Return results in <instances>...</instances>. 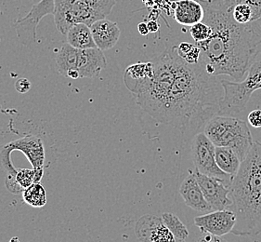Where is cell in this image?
<instances>
[{
    "instance_id": "obj_1",
    "label": "cell",
    "mask_w": 261,
    "mask_h": 242,
    "mask_svg": "<svg viewBox=\"0 0 261 242\" xmlns=\"http://www.w3.org/2000/svg\"><path fill=\"white\" fill-rule=\"evenodd\" d=\"M151 61L152 77L128 90L153 119L185 132L200 130L220 115L221 83L207 74L201 63H186L178 55L177 46L167 47Z\"/></svg>"
},
{
    "instance_id": "obj_2",
    "label": "cell",
    "mask_w": 261,
    "mask_h": 242,
    "mask_svg": "<svg viewBox=\"0 0 261 242\" xmlns=\"http://www.w3.org/2000/svg\"><path fill=\"white\" fill-rule=\"evenodd\" d=\"M204 7V22L212 29L207 40L195 43L201 50L199 63L213 77L229 76L234 81L246 78L261 50V37L235 22L226 0H199Z\"/></svg>"
},
{
    "instance_id": "obj_3",
    "label": "cell",
    "mask_w": 261,
    "mask_h": 242,
    "mask_svg": "<svg viewBox=\"0 0 261 242\" xmlns=\"http://www.w3.org/2000/svg\"><path fill=\"white\" fill-rule=\"evenodd\" d=\"M231 206L236 216L231 234L256 237L261 234V142L256 141L230 184Z\"/></svg>"
},
{
    "instance_id": "obj_4",
    "label": "cell",
    "mask_w": 261,
    "mask_h": 242,
    "mask_svg": "<svg viewBox=\"0 0 261 242\" xmlns=\"http://www.w3.org/2000/svg\"><path fill=\"white\" fill-rule=\"evenodd\" d=\"M204 132L216 147L231 148L241 161L254 143L247 123L235 116L216 115L204 125Z\"/></svg>"
},
{
    "instance_id": "obj_5",
    "label": "cell",
    "mask_w": 261,
    "mask_h": 242,
    "mask_svg": "<svg viewBox=\"0 0 261 242\" xmlns=\"http://www.w3.org/2000/svg\"><path fill=\"white\" fill-rule=\"evenodd\" d=\"M223 95L220 115L237 117L245 113L252 94L261 90V50L251 63L246 78L241 81L220 80Z\"/></svg>"
},
{
    "instance_id": "obj_6",
    "label": "cell",
    "mask_w": 261,
    "mask_h": 242,
    "mask_svg": "<svg viewBox=\"0 0 261 242\" xmlns=\"http://www.w3.org/2000/svg\"><path fill=\"white\" fill-rule=\"evenodd\" d=\"M53 16L58 31L65 36L74 25L91 27L95 21L105 19L89 0H55Z\"/></svg>"
},
{
    "instance_id": "obj_7",
    "label": "cell",
    "mask_w": 261,
    "mask_h": 242,
    "mask_svg": "<svg viewBox=\"0 0 261 242\" xmlns=\"http://www.w3.org/2000/svg\"><path fill=\"white\" fill-rule=\"evenodd\" d=\"M13 150L23 153L35 171L44 170L45 149L43 142L39 137L28 134L6 144L0 150V162L8 174V178H14L17 174V168L13 167L11 160V153Z\"/></svg>"
},
{
    "instance_id": "obj_8",
    "label": "cell",
    "mask_w": 261,
    "mask_h": 242,
    "mask_svg": "<svg viewBox=\"0 0 261 242\" xmlns=\"http://www.w3.org/2000/svg\"><path fill=\"white\" fill-rule=\"evenodd\" d=\"M216 146L210 141L204 132L193 137L192 142V158L195 171L200 174L223 180L230 184L233 177L222 172L216 161Z\"/></svg>"
},
{
    "instance_id": "obj_9",
    "label": "cell",
    "mask_w": 261,
    "mask_h": 242,
    "mask_svg": "<svg viewBox=\"0 0 261 242\" xmlns=\"http://www.w3.org/2000/svg\"><path fill=\"white\" fill-rule=\"evenodd\" d=\"M55 0H41L23 17H20L14 22L17 37L24 46H30L37 41V29L39 21L45 16L54 12Z\"/></svg>"
},
{
    "instance_id": "obj_10",
    "label": "cell",
    "mask_w": 261,
    "mask_h": 242,
    "mask_svg": "<svg viewBox=\"0 0 261 242\" xmlns=\"http://www.w3.org/2000/svg\"><path fill=\"white\" fill-rule=\"evenodd\" d=\"M199 185L212 211L229 210L231 206L230 198V184L223 180L210 177L195 171Z\"/></svg>"
},
{
    "instance_id": "obj_11",
    "label": "cell",
    "mask_w": 261,
    "mask_h": 242,
    "mask_svg": "<svg viewBox=\"0 0 261 242\" xmlns=\"http://www.w3.org/2000/svg\"><path fill=\"white\" fill-rule=\"evenodd\" d=\"M236 216L230 210L213 211L194 218V225L202 233L223 237L232 231Z\"/></svg>"
},
{
    "instance_id": "obj_12",
    "label": "cell",
    "mask_w": 261,
    "mask_h": 242,
    "mask_svg": "<svg viewBox=\"0 0 261 242\" xmlns=\"http://www.w3.org/2000/svg\"><path fill=\"white\" fill-rule=\"evenodd\" d=\"M136 235L141 242H177L162 217L144 215L137 222Z\"/></svg>"
},
{
    "instance_id": "obj_13",
    "label": "cell",
    "mask_w": 261,
    "mask_h": 242,
    "mask_svg": "<svg viewBox=\"0 0 261 242\" xmlns=\"http://www.w3.org/2000/svg\"><path fill=\"white\" fill-rule=\"evenodd\" d=\"M107 63L103 52L98 47L79 50L77 71L79 79H95L106 67Z\"/></svg>"
},
{
    "instance_id": "obj_14",
    "label": "cell",
    "mask_w": 261,
    "mask_h": 242,
    "mask_svg": "<svg viewBox=\"0 0 261 242\" xmlns=\"http://www.w3.org/2000/svg\"><path fill=\"white\" fill-rule=\"evenodd\" d=\"M179 194L181 196L185 204L194 211L208 213L212 209L205 200L203 191L199 185L195 173L190 174L185 179L179 187Z\"/></svg>"
},
{
    "instance_id": "obj_15",
    "label": "cell",
    "mask_w": 261,
    "mask_h": 242,
    "mask_svg": "<svg viewBox=\"0 0 261 242\" xmlns=\"http://www.w3.org/2000/svg\"><path fill=\"white\" fill-rule=\"evenodd\" d=\"M90 30L96 46L102 52L113 49L120 38L121 30L117 23L106 18L95 21Z\"/></svg>"
},
{
    "instance_id": "obj_16",
    "label": "cell",
    "mask_w": 261,
    "mask_h": 242,
    "mask_svg": "<svg viewBox=\"0 0 261 242\" xmlns=\"http://www.w3.org/2000/svg\"><path fill=\"white\" fill-rule=\"evenodd\" d=\"M172 7L175 21L183 27H193L204 21V7L199 0H177Z\"/></svg>"
},
{
    "instance_id": "obj_17",
    "label": "cell",
    "mask_w": 261,
    "mask_h": 242,
    "mask_svg": "<svg viewBox=\"0 0 261 242\" xmlns=\"http://www.w3.org/2000/svg\"><path fill=\"white\" fill-rule=\"evenodd\" d=\"M77 61L79 50L72 47L68 43L64 44L56 55V63L59 73L66 78L79 79Z\"/></svg>"
},
{
    "instance_id": "obj_18",
    "label": "cell",
    "mask_w": 261,
    "mask_h": 242,
    "mask_svg": "<svg viewBox=\"0 0 261 242\" xmlns=\"http://www.w3.org/2000/svg\"><path fill=\"white\" fill-rule=\"evenodd\" d=\"M67 43L77 50L97 47L92 37L90 27L85 23H77L70 28L66 34Z\"/></svg>"
},
{
    "instance_id": "obj_19",
    "label": "cell",
    "mask_w": 261,
    "mask_h": 242,
    "mask_svg": "<svg viewBox=\"0 0 261 242\" xmlns=\"http://www.w3.org/2000/svg\"><path fill=\"white\" fill-rule=\"evenodd\" d=\"M216 161L219 168L224 172L225 174H229L231 177H234L240 168V158L237 154L230 148L224 147H216Z\"/></svg>"
},
{
    "instance_id": "obj_20",
    "label": "cell",
    "mask_w": 261,
    "mask_h": 242,
    "mask_svg": "<svg viewBox=\"0 0 261 242\" xmlns=\"http://www.w3.org/2000/svg\"><path fill=\"white\" fill-rule=\"evenodd\" d=\"M153 75V65L151 61L147 63H134L125 69L124 75V82L128 89L131 86L141 82Z\"/></svg>"
},
{
    "instance_id": "obj_21",
    "label": "cell",
    "mask_w": 261,
    "mask_h": 242,
    "mask_svg": "<svg viewBox=\"0 0 261 242\" xmlns=\"http://www.w3.org/2000/svg\"><path fill=\"white\" fill-rule=\"evenodd\" d=\"M23 201L33 208H42L47 204V192L40 183H34L22 192Z\"/></svg>"
},
{
    "instance_id": "obj_22",
    "label": "cell",
    "mask_w": 261,
    "mask_h": 242,
    "mask_svg": "<svg viewBox=\"0 0 261 242\" xmlns=\"http://www.w3.org/2000/svg\"><path fill=\"white\" fill-rule=\"evenodd\" d=\"M161 217L164 224L172 232L177 242H185L189 237V230L178 216L170 212H165Z\"/></svg>"
},
{
    "instance_id": "obj_23",
    "label": "cell",
    "mask_w": 261,
    "mask_h": 242,
    "mask_svg": "<svg viewBox=\"0 0 261 242\" xmlns=\"http://www.w3.org/2000/svg\"><path fill=\"white\" fill-rule=\"evenodd\" d=\"M178 55L190 64H197L201 57V50L196 44L189 42H181L177 46Z\"/></svg>"
},
{
    "instance_id": "obj_24",
    "label": "cell",
    "mask_w": 261,
    "mask_h": 242,
    "mask_svg": "<svg viewBox=\"0 0 261 242\" xmlns=\"http://www.w3.org/2000/svg\"><path fill=\"white\" fill-rule=\"evenodd\" d=\"M250 6L253 12V18L248 29L261 37V0H243Z\"/></svg>"
},
{
    "instance_id": "obj_25",
    "label": "cell",
    "mask_w": 261,
    "mask_h": 242,
    "mask_svg": "<svg viewBox=\"0 0 261 242\" xmlns=\"http://www.w3.org/2000/svg\"><path fill=\"white\" fill-rule=\"evenodd\" d=\"M190 34L195 43L203 42L211 37L212 29L207 23L201 21L190 27Z\"/></svg>"
},
{
    "instance_id": "obj_26",
    "label": "cell",
    "mask_w": 261,
    "mask_h": 242,
    "mask_svg": "<svg viewBox=\"0 0 261 242\" xmlns=\"http://www.w3.org/2000/svg\"><path fill=\"white\" fill-rule=\"evenodd\" d=\"M95 9L103 18L109 15L115 7L116 0H89Z\"/></svg>"
},
{
    "instance_id": "obj_27",
    "label": "cell",
    "mask_w": 261,
    "mask_h": 242,
    "mask_svg": "<svg viewBox=\"0 0 261 242\" xmlns=\"http://www.w3.org/2000/svg\"><path fill=\"white\" fill-rule=\"evenodd\" d=\"M247 120L251 126L254 128H261V110L260 109H255L251 111L247 116Z\"/></svg>"
},
{
    "instance_id": "obj_28",
    "label": "cell",
    "mask_w": 261,
    "mask_h": 242,
    "mask_svg": "<svg viewBox=\"0 0 261 242\" xmlns=\"http://www.w3.org/2000/svg\"><path fill=\"white\" fill-rule=\"evenodd\" d=\"M14 87H15V90H17L19 93L23 94V93L28 92V91L30 90V89H31V82L27 79L21 78V79L16 80Z\"/></svg>"
},
{
    "instance_id": "obj_29",
    "label": "cell",
    "mask_w": 261,
    "mask_h": 242,
    "mask_svg": "<svg viewBox=\"0 0 261 242\" xmlns=\"http://www.w3.org/2000/svg\"><path fill=\"white\" fill-rule=\"evenodd\" d=\"M196 242H228L225 240L222 237H218L207 233H203V235L199 237L198 240Z\"/></svg>"
},
{
    "instance_id": "obj_30",
    "label": "cell",
    "mask_w": 261,
    "mask_h": 242,
    "mask_svg": "<svg viewBox=\"0 0 261 242\" xmlns=\"http://www.w3.org/2000/svg\"><path fill=\"white\" fill-rule=\"evenodd\" d=\"M138 31L141 34V36H147L150 33L146 22H140L138 25Z\"/></svg>"
},
{
    "instance_id": "obj_31",
    "label": "cell",
    "mask_w": 261,
    "mask_h": 242,
    "mask_svg": "<svg viewBox=\"0 0 261 242\" xmlns=\"http://www.w3.org/2000/svg\"><path fill=\"white\" fill-rule=\"evenodd\" d=\"M147 26H148L150 33H156L159 30V25L154 20H151V21H149L147 23Z\"/></svg>"
},
{
    "instance_id": "obj_32",
    "label": "cell",
    "mask_w": 261,
    "mask_h": 242,
    "mask_svg": "<svg viewBox=\"0 0 261 242\" xmlns=\"http://www.w3.org/2000/svg\"><path fill=\"white\" fill-rule=\"evenodd\" d=\"M9 242H21V240L19 239V237H11Z\"/></svg>"
},
{
    "instance_id": "obj_33",
    "label": "cell",
    "mask_w": 261,
    "mask_h": 242,
    "mask_svg": "<svg viewBox=\"0 0 261 242\" xmlns=\"http://www.w3.org/2000/svg\"><path fill=\"white\" fill-rule=\"evenodd\" d=\"M226 1H234V0H226Z\"/></svg>"
}]
</instances>
